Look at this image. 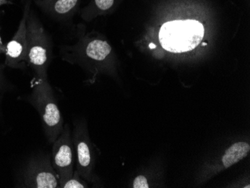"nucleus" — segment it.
<instances>
[{
  "instance_id": "nucleus-13",
  "label": "nucleus",
  "mask_w": 250,
  "mask_h": 188,
  "mask_svg": "<svg viewBox=\"0 0 250 188\" xmlns=\"http://www.w3.org/2000/svg\"><path fill=\"white\" fill-rule=\"evenodd\" d=\"M116 0H94L95 8L101 12H108L114 6Z\"/></svg>"
},
{
  "instance_id": "nucleus-1",
  "label": "nucleus",
  "mask_w": 250,
  "mask_h": 188,
  "mask_svg": "<svg viewBox=\"0 0 250 188\" xmlns=\"http://www.w3.org/2000/svg\"><path fill=\"white\" fill-rule=\"evenodd\" d=\"M31 88L32 92L28 97L29 102L40 116L47 141L53 144L64 128V121L53 88L48 79H39L36 77L32 80Z\"/></svg>"
},
{
  "instance_id": "nucleus-14",
  "label": "nucleus",
  "mask_w": 250,
  "mask_h": 188,
  "mask_svg": "<svg viewBox=\"0 0 250 188\" xmlns=\"http://www.w3.org/2000/svg\"><path fill=\"white\" fill-rule=\"evenodd\" d=\"M133 188H148L149 185L144 175H138L135 178L133 182Z\"/></svg>"
},
{
  "instance_id": "nucleus-2",
  "label": "nucleus",
  "mask_w": 250,
  "mask_h": 188,
  "mask_svg": "<svg viewBox=\"0 0 250 188\" xmlns=\"http://www.w3.org/2000/svg\"><path fill=\"white\" fill-rule=\"evenodd\" d=\"M27 65L36 78L48 79L47 70L52 55V43L47 31L32 9L26 21Z\"/></svg>"
},
{
  "instance_id": "nucleus-10",
  "label": "nucleus",
  "mask_w": 250,
  "mask_h": 188,
  "mask_svg": "<svg viewBox=\"0 0 250 188\" xmlns=\"http://www.w3.org/2000/svg\"><path fill=\"white\" fill-rule=\"evenodd\" d=\"M250 149V147L248 143H243V142L235 143L231 146L226 151L222 159L225 167H230L236 163L239 162L240 161L244 159L245 157H247Z\"/></svg>"
},
{
  "instance_id": "nucleus-9",
  "label": "nucleus",
  "mask_w": 250,
  "mask_h": 188,
  "mask_svg": "<svg viewBox=\"0 0 250 188\" xmlns=\"http://www.w3.org/2000/svg\"><path fill=\"white\" fill-rule=\"evenodd\" d=\"M75 47L81 49L77 46L75 45ZM81 50H82L83 56L97 63L106 61L112 53V47L109 43L106 41L98 39L88 41Z\"/></svg>"
},
{
  "instance_id": "nucleus-17",
  "label": "nucleus",
  "mask_w": 250,
  "mask_h": 188,
  "mask_svg": "<svg viewBox=\"0 0 250 188\" xmlns=\"http://www.w3.org/2000/svg\"><path fill=\"white\" fill-rule=\"evenodd\" d=\"M149 47L151 49H154V48H155L156 46L154 45V43H151V44H150V45H149Z\"/></svg>"
},
{
  "instance_id": "nucleus-4",
  "label": "nucleus",
  "mask_w": 250,
  "mask_h": 188,
  "mask_svg": "<svg viewBox=\"0 0 250 188\" xmlns=\"http://www.w3.org/2000/svg\"><path fill=\"white\" fill-rule=\"evenodd\" d=\"M18 188H60L58 175L56 174L50 154H40L31 158L18 178Z\"/></svg>"
},
{
  "instance_id": "nucleus-5",
  "label": "nucleus",
  "mask_w": 250,
  "mask_h": 188,
  "mask_svg": "<svg viewBox=\"0 0 250 188\" xmlns=\"http://www.w3.org/2000/svg\"><path fill=\"white\" fill-rule=\"evenodd\" d=\"M51 162L58 175L60 188L74 174V145L68 125L52 144Z\"/></svg>"
},
{
  "instance_id": "nucleus-6",
  "label": "nucleus",
  "mask_w": 250,
  "mask_h": 188,
  "mask_svg": "<svg viewBox=\"0 0 250 188\" xmlns=\"http://www.w3.org/2000/svg\"><path fill=\"white\" fill-rule=\"evenodd\" d=\"M33 0H25L22 18L18 30L6 44L5 66L15 69H24L27 67L26 51V21Z\"/></svg>"
},
{
  "instance_id": "nucleus-16",
  "label": "nucleus",
  "mask_w": 250,
  "mask_h": 188,
  "mask_svg": "<svg viewBox=\"0 0 250 188\" xmlns=\"http://www.w3.org/2000/svg\"><path fill=\"white\" fill-rule=\"evenodd\" d=\"M10 4H12V2L9 0H0V7L5 5H10Z\"/></svg>"
},
{
  "instance_id": "nucleus-11",
  "label": "nucleus",
  "mask_w": 250,
  "mask_h": 188,
  "mask_svg": "<svg viewBox=\"0 0 250 188\" xmlns=\"http://www.w3.org/2000/svg\"><path fill=\"white\" fill-rule=\"evenodd\" d=\"M5 64H0V104L2 102L4 95L11 87L5 75Z\"/></svg>"
},
{
  "instance_id": "nucleus-12",
  "label": "nucleus",
  "mask_w": 250,
  "mask_h": 188,
  "mask_svg": "<svg viewBox=\"0 0 250 188\" xmlns=\"http://www.w3.org/2000/svg\"><path fill=\"white\" fill-rule=\"evenodd\" d=\"M86 188L85 184L79 179L77 172H74L71 179H68L65 183L63 184L60 188Z\"/></svg>"
},
{
  "instance_id": "nucleus-8",
  "label": "nucleus",
  "mask_w": 250,
  "mask_h": 188,
  "mask_svg": "<svg viewBox=\"0 0 250 188\" xmlns=\"http://www.w3.org/2000/svg\"><path fill=\"white\" fill-rule=\"evenodd\" d=\"M74 141L77 151V172L83 176L88 177L92 164V157L89 145L84 137L83 131L77 128L74 132Z\"/></svg>"
},
{
  "instance_id": "nucleus-15",
  "label": "nucleus",
  "mask_w": 250,
  "mask_h": 188,
  "mask_svg": "<svg viewBox=\"0 0 250 188\" xmlns=\"http://www.w3.org/2000/svg\"><path fill=\"white\" fill-rule=\"evenodd\" d=\"M5 50H6V45H5L3 42H2V37L0 35V55L5 54Z\"/></svg>"
},
{
  "instance_id": "nucleus-3",
  "label": "nucleus",
  "mask_w": 250,
  "mask_h": 188,
  "mask_svg": "<svg viewBox=\"0 0 250 188\" xmlns=\"http://www.w3.org/2000/svg\"><path fill=\"white\" fill-rule=\"evenodd\" d=\"M204 35L203 25L199 21H173L163 25L159 39L166 50L180 53L196 48L202 42Z\"/></svg>"
},
{
  "instance_id": "nucleus-7",
  "label": "nucleus",
  "mask_w": 250,
  "mask_h": 188,
  "mask_svg": "<svg viewBox=\"0 0 250 188\" xmlns=\"http://www.w3.org/2000/svg\"><path fill=\"white\" fill-rule=\"evenodd\" d=\"M44 13L58 21H66L74 13L79 0H33Z\"/></svg>"
}]
</instances>
